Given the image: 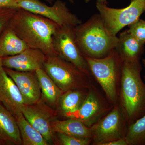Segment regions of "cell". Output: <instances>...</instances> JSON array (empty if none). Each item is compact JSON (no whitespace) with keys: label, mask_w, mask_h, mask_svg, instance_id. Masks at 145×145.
Listing matches in <instances>:
<instances>
[{"label":"cell","mask_w":145,"mask_h":145,"mask_svg":"<svg viewBox=\"0 0 145 145\" xmlns=\"http://www.w3.org/2000/svg\"><path fill=\"white\" fill-rule=\"evenodd\" d=\"M8 26L29 47L40 50L47 57L57 55L53 46V38L60 26L53 21L19 8Z\"/></svg>","instance_id":"cell-1"},{"label":"cell","mask_w":145,"mask_h":145,"mask_svg":"<svg viewBox=\"0 0 145 145\" xmlns=\"http://www.w3.org/2000/svg\"><path fill=\"white\" fill-rule=\"evenodd\" d=\"M140 61L123 62L119 105L128 125L145 114V83L141 78Z\"/></svg>","instance_id":"cell-2"},{"label":"cell","mask_w":145,"mask_h":145,"mask_svg":"<svg viewBox=\"0 0 145 145\" xmlns=\"http://www.w3.org/2000/svg\"><path fill=\"white\" fill-rule=\"evenodd\" d=\"M74 31L76 42L84 57L104 58L115 49L118 43V37L109 32L99 14L75 27Z\"/></svg>","instance_id":"cell-3"},{"label":"cell","mask_w":145,"mask_h":145,"mask_svg":"<svg viewBox=\"0 0 145 145\" xmlns=\"http://www.w3.org/2000/svg\"><path fill=\"white\" fill-rule=\"evenodd\" d=\"M84 57L91 74L101 86L109 102L113 106L117 105L123 63L118 52L115 49L101 59Z\"/></svg>","instance_id":"cell-4"},{"label":"cell","mask_w":145,"mask_h":145,"mask_svg":"<svg viewBox=\"0 0 145 145\" xmlns=\"http://www.w3.org/2000/svg\"><path fill=\"white\" fill-rule=\"evenodd\" d=\"M44 69L63 92L88 89L91 85L90 77L58 55L47 57Z\"/></svg>","instance_id":"cell-5"},{"label":"cell","mask_w":145,"mask_h":145,"mask_svg":"<svg viewBox=\"0 0 145 145\" xmlns=\"http://www.w3.org/2000/svg\"><path fill=\"white\" fill-rule=\"evenodd\" d=\"M96 7L108 31L117 36L123 28L140 19L145 11V0H131L127 7L119 9L96 2Z\"/></svg>","instance_id":"cell-6"},{"label":"cell","mask_w":145,"mask_h":145,"mask_svg":"<svg viewBox=\"0 0 145 145\" xmlns=\"http://www.w3.org/2000/svg\"><path fill=\"white\" fill-rule=\"evenodd\" d=\"M127 124L119 104L113 106L108 113L90 127L91 143L94 145H102L107 142L125 138Z\"/></svg>","instance_id":"cell-7"},{"label":"cell","mask_w":145,"mask_h":145,"mask_svg":"<svg viewBox=\"0 0 145 145\" xmlns=\"http://www.w3.org/2000/svg\"><path fill=\"white\" fill-rule=\"evenodd\" d=\"M17 3L18 8L45 17L60 27H75L82 23L61 0H56L52 6L47 5L39 0H17Z\"/></svg>","instance_id":"cell-8"},{"label":"cell","mask_w":145,"mask_h":145,"mask_svg":"<svg viewBox=\"0 0 145 145\" xmlns=\"http://www.w3.org/2000/svg\"><path fill=\"white\" fill-rule=\"evenodd\" d=\"M74 27H59L53 36V44L57 55L69 62L90 77L84 56L76 42Z\"/></svg>","instance_id":"cell-9"},{"label":"cell","mask_w":145,"mask_h":145,"mask_svg":"<svg viewBox=\"0 0 145 145\" xmlns=\"http://www.w3.org/2000/svg\"><path fill=\"white\" fill-rule=\"evenodd\" d=\"M112 108L91 84L80 107L75 111L65 113L63 116L77 119L90 127Z\"/></svg>","instance_id":"cell-10"},{"label":"cell","mask_w":145,"mask_h":145,"mask_svg":"<svg viewBox=\"0 0 145 145\" xmlns=\"http://www.w3.org/2000/svg\"><path fill=\"white\" fill-rule=\"evenodd\" d=\"M22 112L49 145L54 144V133L52 130L51 123L58 115L57 110L48 105L41 99L36 103L25 105Z\"/></svg>","instance_id":"cell-11"},{"label":"cell","mask_w":145,"mask_h":145,"mask_svg":"<svg viewBox=\"0 0 145 145\" xmlns=\"http://www.w3.org/2000/svg\"><path fill=\"white\" fill-rule=\"evenodd\" d=\"M4 69L17 85L25 105H33L40 100L41 91L36 71H19Z\"/></svg>","instance_id":"cell-12"},{"label":"cell","mask_w":145,"mask_h":145,"mask_svg":"<svg viewBox=\"0 0 145 145\" xmlns=\"http://www.w3.org/2000/svg\"><path fill=\"white\" fill-rule=\"evenodd\" d=\"M47 56L40 50L29 48L20 54L2 58L4 67L19 71H35L44 69Z\"/></svg>","instance_id":"cell-13"},{"label":"cell","mask_w":145,"mask_h":145,"mask_svg":"<svg viewBox=\"0 0 145 145\" xmlns=\"http://www.w3.org/2000/svg\"><path fill=\"white\" fill-rule=\"evenodd\" d=\"M0 103L14 116L22 112L25 105L17 85L5 70L1 57Z\"/></svg>","instance_id":"cell-14"},{"label":"cell","mask_w":145,"mask_h":145,"mask_svg":"<svg viewBox=\"0 0 145 145\" xmlns=\"http://www.w3.org/2000/svg\"><path fill=\"white\" fill-rule=\"evenodd\" d=\"M115 49L123 62L140 61L144 51V44L135 39L127 29L119 34Z\"/></svg>","instance_id":"cell-15"},{"label":"cell","mask_w":145,"mask_h":145,"mask_svg":"<svg viewBox=\"0 0 145 145\" xmlns=\"http://www.w3.org/2000/svg\"><path fill=\"white\" fill-rule=\"evenodd\" d=\"M0 136L6 145H22L16 117L0 103Z\"/></svg>","instance_id":"cell-16"},{"label":"cell","mask_w":145,"mask_h":145,"mask_svg":"<svg viewBox=\"0 0 145 145\" xmlns=\"http://www.w3.org/2000/svg\"><path fill=\"white\" fill-rule=\"evenodd\" d=\"M41 91V99L50 107L57 109L64 93L43 69L36 71Z\"/></svg>","instance_id":"cell-17"},{"label":"cell","mask_w":145,"mask_h":145,"mask_svg":"<svg viewBox=\"0 0 145 145\" xmlns=\"http://www.w3.org/2000/svg\"><path fill=\"white\" fill-rule=\"evenodd\" d=\"M54 133H61L79 138L92 140L90 127L77 119L68 118L63 121L54 120L51 123Z\"/></svg>","instance_id":"cell-18"},{"label":"cell","mask_w":145,"mask_h":145,"mask_svg":"<svg viewBox=\"0 0 145 145\" xmlns=\"http://www.w3.org/2000/svg\"><path fill=\"white\" fill-rule=\"evenodd\" d=\"M29 48L26 44L8 26L0 36L1 58L17 55Z\"/></svg>","instance_id":"cell-19"},{"label":"cell","mask_w":145,"mask_h":145,"mask_svg":"<svg viewBox=\"0 0 145 145\" xmlns=\"http://www.w3.org/2000/svg\"><path fill=\"white\" fill-rule=\"evenodd\" d=\"M88 89H74L64 92L57 106V113L63 116L65 113L78 109L84 101Z\"/></svg>","instance_id":"cell-20"},{"label":"cell","mask_w":145,"mask_h":145,"mask_svg":"<svg viewBox=\"0 0 145 145\" xmlns=\"http://www.w3.org/2000/svg\"><path fill=\"white\" fill-rule=\"evenodd\" d=\"M19 129L22 145H48L41 133L27 120L22 112L15 116Z\"/></svg>","instance_id":"cell-21"},{"label":"cell","mask_w":145,"mask_h":145,"mask_svg":"<svg viewBox=\"0 0 145 145\" xmlns=\"http://www.w3.org/2000/svg\"><path fill=\"white\" fill-rule=\"evenodd\" d=\"M125 139L128 145H145V114L128 125Z\"/></svg>","instance_id":"cell-22"},{"label":"cell","mask_w":145,"mask_h":145,"mask_svg":"<svg viewBox=\"0 0 145 145\" xmlns=\"http://www.w3.org/2000/svg\"><path fill=\"white\" fill-rule=\"evenodd\" d=\"M54 144L57 145H89L92 140L67 135L61 133H54Z\"/></svg>","instance_id":"cell-23"},{"label":"cell","mask_w":145,"mask_h":145,"mask_svg":"<svg viewBox=\"0 0 145 145\" xmlns=\"http://www.w3.org/2000/svg\"><path fill=\"white\" fill-rule=\"evenodd\" d=\"M129 32L140 42L145 44V20L139 19L129 25Z\"/></svg>","instance_id":"cell-24"},{"label":"cell","mask_w":145,"mask_h":145,"mask_svg":"<svg viewBox=\"0 0 145 145\" xmlns=\"http://www.w3.org/2000/svg\"><path fill=\"white\" fill-rule=\"evenodd\" d=\"M19 8H0V36L8 26L11 18Z\"/></svg>","instance_id":"cell-25"},{"label":"cell","mask_w":145,"mask_h":145,"mask_svg":"<svg viewBox=\"0 0 145 145\" xmlns=\"http://www.w3.org/2000/svg\"><path fill=\"white\" fill-rule=\"evenodd\" d=\"M18 8L17 0H0V8Z\"/></svg>","instance_id":"cell-26"},{"label":"cell","mask_w":145,"mask_h":145,"mask_svg":"<svg viewBox=\"0 0 145 145\" xmlns=\"http://www.w3.org/2000/svg\"><path fill=\"white\" fill-rule=\"evenodd\" d=\"M102 145H128L125 138L114 140L110 142H107L102 144Z\"/></svg>","instance_id":"cell-27"},{"label":"cell","mask_w":145,"mask_h":145,"mask_svg":"<svg viewBox=\"0 0 145 145\" xmlns=\"http://www.w3.org/2000/svg\"><path fill=\"white\" fill-rule=\"evenodd\" d=\"M84 1L85 2L88 3L90 1V0H84ZM97 2L101 3L107 4V0H97Z\"/></svg>","instance_id":"cell-28"},{"label":"cell","mask_w":145,"mask_h":145,"mask_svg":"<svg viewBox=\"0 0 145 145\" xmlns=\"http://www.w3.org/2000/svg\"><path fill=\"white\" fill-rule=\"evenodd\" d=\"M44 1H46L47 2L49 3L50 4H52L53 1H54V0H44ZM67 1H68L69 2L72 4H73L75 3V1L74 0H67Z\"/></svg>","instance_id":"cell-29"},{"label":"cell","mask_w":145,"mask_h":145,"mask_svg":"<svg viewBox=\"0 0 145 145\" xmlns=\"http://www.w3.org/2000/svg\"><path fill=\"white\" fill-rule=\"evenodd\" d=\"M0 145H6L5 142L3 140V139H2L1 136H0Z\"/></svg>","instance_id":"cell-30"},{"label":"cell","mask_w":145,"mask_h":145,"mask_svg":"<svg viewBox=\"0 0 145 145\" xmlns=\"http://www.w3.org/2000/svg\"><path fill=\"white\" fill-rule=\"evenodd\" d=\"M142 63L143 66H144V68L145 69V75L144 76V78L145 81V59H142Z\"/></svg>","instance_id":"cell-31"}]
</instances>
